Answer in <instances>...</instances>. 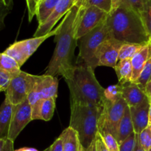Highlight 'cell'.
Segmentation results:
<instances>
[{
	"label": "cell",
	"instance_id": "cell-26",
	"mask_svg": "<svg viewBox=\"0 0 151 151\" xmlns=\"http://www.w3.org/2000/svg\"><path fill=\"white\" fill-rule=\"evenodd\" d=\"M122 88L123 86L118 83L116 85H111L105 88L104 97L107 101L115 103L122 98Z\"/></svg>",
	"mask_w": 151,
	"mask_h": 151
},
{
	"label": "cell",
	"instance_id": "cell-46",
	"mask_svg": "<svg viewBox=\"0 0 151 151\" xmlns=\"http://www.w3.org/2000/svg\"><path fill=\"white\" fill-rule=\"evenodd\" d=\"M6 5L9 6V7L13 8V0H6Z\"/></svg>",
	"mask_w": 151,
	"mask_h": 151
},
{
	"label": "cell",
	"instance_id": "cell-8",
	"mask_svg": "<svg viewBox=\"0 0 151 151\" xmlns=\"http://www.w3.org/2000/svg\"><path fill=\"white\" fill-rule=\"evenodd\" d=\"M109 15L96 7H89L86 9L80 7L75 32L76 39H80L81 37L99 26L107 19Z\"/></svg>",
	"mask_w": 151,
	"mask_h": 151
},
{
	"label": "cell",
	"instance_id": "cell-52",
	"mask_svg": "<svg viewBox=\"0 0 151 151\" xmlns=\"http://www.w3.org/2000/svg\"><path fill=\"white\" fill-rule=\"evenodd\" d=\"M0 1H3V0H0Z\"/></svg>",
	"mask_w": 151,
	"mask_h": 151
},
{
	"label": "cell",
	"instance_id": "cell-7",
	"mask_svg": "<svg viewBox=\"0 0 151 151\" xmlns=\"http://www.w3.org/2000/svg\"><path fill=\"white\" fill-rule=\"evenodd\" d=\"M128 106V104L123 98H121L115 103L105 100L103 111L99 120L98 131L108 132L116 137L118 125Z\"/></svg>",
	"mask_w": 151,
	"mask_h": 151
},
{
	"label": "cell",
	"instance_id": "cell-43",
	"mask_svg": "<svg viewBox=\"0 0 151 151\" xmlns=\"http://www.w3.org/2000/svg\"><path fill=\"white\" fill-rule=\"evenodd\" d=\"M134 151H145L144 150V149L142 148V147H141V145H140V144H139V142L137 137V144H136V147H135V148H134Z\"/></svg>",
	"mask_w": 151,
	"mask_h": 151
},
{
	"label": "cell",
	"instance_id": "cell-33",
	"mask_svg": "<svg viewBox=\"0 0 151 151\" xmlns=\"http://www.w3.org/2000/svg\"><path fill=\"white\" fill-rule=\"evenodd\" d=\"M143 24L146 29L149 38L151 37V5L146 10L140 14Z\"/></svg>",
	"mask_w": 151,
	"mask_h": 151
},
{
	"label": "cell",
	"instance_id": "cell-49",
	"mask_svg": "<svg viewBox=\"0 0 151 151\" xmlns=\"http://www.w3.org/2000/svg\"><path fill=\"white\" fill-rule=\"evenodd\" d=\"M43 151H50V148H49V147H48V148L45 149V150H43Z\"/></svg>",
	"mask_w": 151,
	"mask_h": 151
},
{
	"label": "cell",
	"instance_id": "cell-41",
	"mask_svg": "<svg viewBox=\"0 0 151 151\" xmlns=\"http://www.w3.org/2000/svg\"><path fill=\"white\" fill-rule=\"evenodd\" d=\"M122 1V0H111L112 11H114V10H115L116 9H117L118 7H119V6L121 5Z\"/></svg>",
	"mask_w": 151,
	"mask_h": 151
},
{
	"label": "cell",
	"instance_id": "cell-36",
	"mask_svg": "<svg viewBox=\"0 0 151 151\" xmlns=\"http://www.w3.org/2000/svg\"><path fill=\"white\" fill-rule=\"evenodd\" d=\"M11 10L12 7L6 5L3 1H0V30L4 27V19Z\"/></svg>",
	"mask_w": 151,
	"mask_h": 151
},
{
	"label": "cell",
	"instance_id": "cell-9",
	"mask_svg": "<svg viewBox=\"0 0 151 151\" xmlns=\"http://www.w3.org/2000/svg\"><path fill=\"white\" fill-rule=\"evenodd\" d=\"M58 81L56 77L43 75L37 76L36 82L27 100L31 107L44 99L57 98Z\"/></svg>",
	"mask_w": 151,
	"mask_h": 151
},
{
	"label": "cell",
	"instance_id": "cell-21",
	"mask_svg": "<svg viewBox=\"0 0 151 151\" xmlns=\"http://www.w3.org/2000/svg\"><path fill=\"white\" fill-rule=\"evenodd\" d=\"M114 69L119 84L123 86L131 82L133 72L131 60H119Z\"/></svg>",
	"mask_w": 151,
	"mask_h": 151
},
{
	"label": "cell",
	"instance_id": "cell-45",
	"mask_svg": "<svg viewBox=\"0 0 151 151\" xmlns=\"http://www.w3.org/2000/svg\"><path fill=\"white\" fill-rule=\"evenodd\" d=\"M84 1H85V0H75V5L78 7H81V6H82L83 3L84 2Z\"/></svg>",
	"mask_w": 151,
	"mask_h": 151
},
{
	"label": "cell",
	"instance_id": "cell-13",
	"mask_svg": "<svg viewBox=\"0 0 151 151\" xmlns=\"http://www.w3.org/2000/svg\"><path fill=\"white\" fill-rule=\"evenodd\" d=\"M129 108L134 132L139 134L149 125L150 100L149 99H147L141 104Z\"/></svg>",
	"mask_w": 151,
	"mask_h": 151
},
{
	"label": "cell",
	"instance_id": "cell-14",
	"mask_svg": "<svg viewBox=\"0 0 151 151\" xmlns=\"http://www.w3.org/2000/svg\"><path fill=\"white\" fill-rule=\"evenodd\" d=\"M122 98L125 100L129 107H134L148 99L145 90L140 88L136 83L130 82L123 85Z\"/></svg>",
	"mask_w": 151,
	"mask_h": 151
},
{
	"label": "cell",
	"instance_id": "cell-5",
	"mask_svg": "<svg viewBox=\"0 0 151 151\" xmlns=\"http://www.w3.org/2000/svg\"><path fill=\"white\" fill-rule=\"evenodd\" d=\"M111 37L110 28L106 19L99 26L78 40L79 47L78 58L83 62V64L90 66L94 70L98 66L95 55L96 51L105 40Z\"/></svg>",
	"mask_w": 151,
	"mask_h": 151
},
{
	"label": "cell",
	"instance_id": "cell-11",
	"mask_svg": "<svg viewBox=\"0 0 151 151\" xmlns=\"http://www.w3.org/2000/svg\"><path fill=\"white\" fill-rule=\"evenodd\" d=\"M123 44L111 37L105 40L96 51L98 66H109L114 69L119 61V50Z\"/></svg>",
	"mask_w": 151,
	"mask_h": 151
},
{
	"label": "cell",
	"instance_id": "cell-50",
	"mask_svg": "<svg viewBox=\"0 0 151 151\" xmlns=\"http://www.w3.org/2000/svg\"><path fill=\"white\" fill-rule=\"evenodd\" d=\"M149 43L151 44V37L150 38V40H149Z\"/></svg>",
	"mask_w": 151,
	"mask_h": 151
},
{
	"label": "cell",
	"instance_id": "cell-51",
	"mask_svg": "<svg viewBox=\"0 0 151 151\" xmlns=\"http://www.w3.org/2000/svg\"><path fill=\"white\" fill-rule=\"evenodd\" d=\"M3 2H4V4H6V0H3Z\"/></svg>",
	"mask_w": 151,
	"mask_h": 151
},
{
	"label": "cell",
	"instance_id": "cell-1",
	"mask_svg": "<svg viewBox=\"0 0 151 151\" xmlns=\"http://www.w3.org/2000/svg\"><path fill=\"white\" fill-rule=\"evenodd\" d=\"M80 7L73 6L65 15L57 27L54 41L56 47L45 75L55 77H67L75 65L74 64L75 50L78 44L75 37Z\"/></svg>",
	"mask_w": 151,
	"mask_h": 151
},
{
	"label": "cell",
	"instance_id": "cell-39",
	"mask_svg": "<svg viewBox=\"0 0 151 151\" xmlns=\"http://www.w3.org/2000/svg\"><path fill=\"white\" fill-rule=\"evenodd\" d=\"M96 141H97V148H98L99 151H109V149L106 147V144L103 142V139L101 138L100 135L99 134V133L97 134V137H96Z\"/></svg>",
	"mask_w": 151,
	"mask_h": 151
},
{
	"label": "cell",
	"instance_id": "cell-24",
	"mask_svg": "<svg viewBox=\"0 0 151 151\" xmlns=\"http://www.w3.org/2000/svg\"><path fill=\"white\" fill-rule=\"evenodd\" d=\"M14 59L4 52L0 53V69L15 75L22 71Z\"/></svg>",
	"mask_w": 151,
	"mask_h": 151
},
{
	"label": "cell",
	"instance_id": "cell-42",
	"mask_svg": "<svg viewBox=\"0 0 151 151\" xmlns=\"http://www.w3.org/2000/svg\"><path fill=\"white\" fill-rule=\"evenodd\" d=\"M86 151H99L98 148H97V141H96V139L94 140V142L91 143V145L89 146V147L87 149H86Z\"/></svg>",
	"mask_w": 151,
	"mask_h": 151
},
{
	"label": "cell",
	"instance_id": "cell-22",
	"mask_svg": "<svg viewBox=\"0 0 151 151\" xmlns=\"http://www.w3.org/2000/svg\"><path fill=\"white\" fill-rule=\"evenodd\" d=\"M60 135L63 140V151H78L80 141L78 133L75 130L68 127Z\"/></svg>",
	"mask_w": 151,
	"mask_h": 151
},
{
	"label": "cell",
	"instance_id": "cell-15",
	"mask_svg": "<svg viewBox=\"0 0 151 151\" xmlns=\"http://www.w3.org/2000/svg\"><path fill=\"white\" fill-rule=\"evenodd\" d=\"M57 98L44 99L32 107V119L50 121L52 118Z\"/></svg>",
	"mask_w": 151,
	"mask_h": 151
},
{
	"label": "cell",
	"instance_id": "cell-47",
	"mask_svg": "<svg viewBox=\"0 0 151 151\" xmlns=\"http://www.w3.org/2000/svg\"><path fill=\"white\" fill-rule=\"evenodd\" d=\"M149 125H151V100H150V108H149Z\"/></svg>",
	"mask_w": 151,
	"mask_h": 151
},
{
	"label": "cell",
	"instance_id": "cell-38",
	"mask_svg": "<svg viewBox=\"0 0 151 151\" xmlns=\"http://www.w3.org/2000/svg\"><path fill=\"white\" fill-rule=\"evenodd\" d=\"M49 148H50V151H63V140L62 136L60 135V137L53 142V144L50 147H49Z\"/></svg>",
	"mask_w": 151,
	"mask_h": 151
},
{
	"label": "cell",
	"instance_id": "cell-17",
	"mask_svg": "<svg viewBox=\"0 0 151 151\" xmlns=\"http://www.w3.org/2000/svg\"><path fill=\"white\" fill-rule=\"evenodd\" d=\"M56 32H57V28H55V29H52L51 32L46 34V35H43V36L33 37V38H32L16 41V42L15 43H16V45L20 48V50H22V52L25 55V56L29 59V57L36 51L37 49L39 47V46L41 45L44 41H46L47 38H50L52 35H55Z\"/></svg>",
	"mask_w": 151,
	"mask_h": 151
},
{
	"label": "cell",
	"instance_id": "cell-6",
	"mask_svg": "<svg viewBox=\"0 0 151 151\" xmlns=\"http://www.w3.org/2000/svg\"><path fill=\"white\" fill-rule=\"evenodd\" d=\"M37 76L22 71L15 75L5 91V98L13 106L24 101L35 86Z\"/></svg>",
	"mask_w": 151,
	"mask_h": 151
},
{
	"label": "cell",
	"instance_id": "cell-53",
	"mask_svg": "<svg viewBox=\"0 0 151 151\" xmlns=\"http://www.w3.org/2000/svg\"><path fill=\"white\" fill-rule=\"evenodd\" d=\"M149 151H151V149H150V150H149Z\"/></svg>",
	"mask_w": 151,
	"mask_h": 151
},
{
	"label": "cell",
	"instance_id": "cell-12",
	"mask_svg": "<svg viewBox=\"0 0 151 151\" xmlns=\"http://www.w3.org/2000/svg\"><path fill=\"white\" fill-rule=\"evenodd\" d=\"M75 0H60L51 16L43 24L38 26L33 37H40L52 30L55 25L75 6Z\"/></svg>",
	"mask_w": 151,
	"mask_h": 151
},
{
	"label": "cell",
	"instance_id": "cell-2",
	"mask_svg": "<svg viewBox=\"0 0 151 151\" xmlns=\"http://www.w3.org/2000/svg\"><path fill=\"white\" fill-rule=\"evenodd\" d=\"M94 71L86 64L75 65L64 78L70 92V101L103 107L105 88L97 81Z\"/></svg>",
	"mask_w": 151,
	"mask_h": 151
},
{
	"label": "cell",
	"instance_id": "cell-44",
	"mask_svg": "<svg viewBox=\"0 0 151 151\" xmlns=\"http://www.w3.org/2000/svg\"><path fill=\"white\" fill-rule=\"evenodd\" d=\"M14 151H38V150L35 148H32V147H22V148L18 149Z\"/></svg>",
	"mask_w": 151,
	"mask_h": 151
},
{
	"label": "cell",
	"instance_id": "cell-32",
	"mask_svg": "<svg viewBox=\"0 0 151 151\" xmlns=\"http://www.w3.org/2000/svg\"><path fill=\"white\" fill-rule=\"evenodd\" d=\"M137 134L133 132L119 145V151H134L137 144Z\"/></svg>",
	"mask_w": 151,
	"mask_h": 151
},
{
	"label": "cell",
	"instance_id": "cell-37",
	"mask_svg": "<svg viewBox=\"0 0 151 151\" xmlns=\"http://www.w3.org/2000/svg\"><path fill=\"white\" fill-rule=\"evenodd\" d=\"M13 143L8 138L0 139V151H14L13 149Z\"/></svg>",
	"mask_w": 151,
	"mask_h": 151
},
{
	"label": "cell",
	"instance_id": "cell-20",
	"mask_svg": "<svg viewBox=\"0 0 151 151\" xmlns=\"http://www.w3.org/2000/svg\"><path fill=\"white\" fill-rule=\"evenodd\" d=\"M60 0H40L36 12L38 26L43 24L54 11Z\"/></svg>",
	"mask_w": 151,
	"mask_h": 151
},
{
	"label": "cell",
	"instance_id": "cell-30",
	"mask_svg": "<svg viewBox=\"0 0 151 151\" xmlns=\"http://www.w3.org/2000/svg\"><path fill=\"white\" fill-rule=\"evenodd\" d=\"M137 139L140 145L145 151L151 149V125H149L141 133L137 134Z\"/></svg>",
	"mask_w": 151,
	"mask_h": 151
},
{
	"label": "cell",
	"instance_id": "cell-35",
	"mask_svg": "<svg viewBox=\"0 0 151 151\" xmlns=\"http://www.w3.org/2000/svg\"><path fill=\"white\" fill-rule=\"evenodd\" d=\"M40 0H26L28 10V19L30 22L34 16L36 15L37 8Z\"/></svg>",
	"mask_w": 151,
	"mask_h": 151
},
{
	"label": "cell",
	"instance_id": "cell-29",
	"mask_svg": "<svg viewBox=\"0 0 151 151\" xmlns=\"http://www.w3.org/2000/svg\"><path fill=\"white\" fill-rule=\"evenodd\" d=\"M150 44V43H149ZM151 80V44H150V54L146 62L145 67L140 75L139 78L136 81V83L141 88L145 90L146 85L147 83Z\"/></svg>",
	"mask_w": 151,
	"mask_h": 151
},
{
	"label": "cell",
	"instance_id": "cell-34",
	"mask_svg": "<svg viewBox=\"0 0 151 151\" xmlns=\"http://www.w3.org/2000/svg\"><path fill=\"white\" fill-rule=\"evenodd\" d=\"M13 76L14 75L0 69V92L7 90Z\"/></svg>",
	"mask_w": 151,
	"mask_h": 151
},
{
	"label": "cell",
	"instance_id": "cell-3",
	"mask_svg": "<svg viewBox=\"0 0 151 151\" xmlns=\"http://www.w3.org/2000/svg\"><path fill=\"white\" fill-rule=\"evenodd\" d=\"M111 38L122 43L147 44L148 35L139 13L119 6L107 17Z\"/></svg>",
	"mask_w": 151,
	"mask_h": 151
},
{
	"label": "cell",
	"instance_id": "cell-10",
	"mask_svg": "<svg viewBox=\"0 0 151 151\" xmlns=\"http://www.w3.org/2000/svg\"><path fill=\"white\" fill-rule=\"evenodd\" d=\"M32 120V107L27 99L20 104L14 106L7 138L14 142Z\"/></svg>",
	"mask_w": 151,
	"mask_h": 151
},
{
	"label": "cell",
	"instance_id": "cell-4",
	"mask_svg": "<svg viewBox=\"0 0 151 151\" xmlns=\"http://www.w3.org/2000/svg\"><path fill=\"white\" fill-rule=\"evenodd\" d=\"M70 109L69 127L78 133L83 147L88 148L98 134L99 120L103 107L70 101Z\"/></svg>",
	"mask_w": 151,
	"mask_h": 151
},
{
	"label": "cell",
	"instance_id": "cell-31",
	"mask_svg": "<svg viewBox=\"0 0 151 151\" xmlns=\"http://www.w3.org/2000/svg\"><path fill=\"white\" fill-rule=\"evenodd\" d=\"M98 133L109 151H119V144L112 134L108 132H100V131H98Z\"/></svg>",
	"mask_w": 151,
	"mask_h": 151
},
{
	"label": "cell",
	"instance_id": "cell-16",
	"mask_svg": "<svg viewBox=\"0 0 151 151\" xmlns=\"http://www.w3.org/2000/svg\"><path fill=\"white\" fill-rule=\"evenodd\" d=\"M150 54V44L149 42L144 46L131 59L132 64V78L131 82L135 83L139 78L146 62Z\"/></svg>",
	"mask_w": 151,
	"mask_h": 151
},
{
	"label": "cell",
	"instance_id": "cell-23",
	"mask_svg": "<svg viewBox=\"0 0 151 151\" xmlns=\"http://www.w3.org/2000/svg\"><path fill=\"white\" fill-rule=\"evenodd\" d=\"M147 44L124 43L121 47L119 54V60H131L134 55Z\"/></svg>",
	"mask_w": 151,
	"mask_h": 151
},
{
	"label": "cell",
	"instance_id": "cell-40",
	"mask_svg": "<svg viewBox=\"0 0 151 151\" xmlns=\"http://www.w3.org/2000/svg\"><path fill=\"white\" fill-rule=\"evenodd\" d=\"M145 92L147 97H148L149 100H151V80L146 85L145 88Z\"/></svg>",
	"mask_w": 151,
	"mask_h": 151
},
{
	"label": "cell",
	"instance_id": "cell-19",
	"mask_svg": "<svg viewBox=\"0 0 151 151\" xmlns=\"http://www.w3.org/2000/svg\"><path fill=\"white\" fill-rule=\"evenodd\" d=\"M133 132H134V125H133L132 119H131V111L129 106L125 109V114L121 119L119 125H118L116 134L115 139L119 145L125 139H126Z\"/></svg>",
	"mask_w": 151,
	"mask_h": 151
},
{
	"label": "cell",
	"instance_id": "cell-48",
	"mask_svg": "<svg viewBox=\"0 0 151 151\" xmlns=\"http://www.w3.org/2000/svg\"><path fill=\"white\" fill-rule=\"evenodd\" d=\"M78 151H86L85 148H84L83 147L82 145L81 144V142L79 143V146H78Z\"/></svg>",
	"mask_w": 151,
	"mask_h": 151
},
{
	"label": "cell",
	"instance_id": "cell-25",
	"mask_svg": "<svg viewBox=\"0 0 151 151\" xmlns=\"http://www.w3.org/2000/svg\"><path fill=\"white\" fill-rule=\"evenodd\" d=\"M151 5V0H122L120 6L141 14Z\"/></svg>",
	"mask_w": 151,
	"mask_h": 151
},
{
	"label": "cell",
	"instance_id": "cell-27",
	"mask_svg": "<svg viewBox=\"0 0 151 151\" xmlns=\"http://www.w3.org/2000/svg\"><path fill=\"white\" fill-rule=\"evenodd\" d=\"M89 7H96L110 14L112 11L111 0H85L81 8L86 9Z\"/></svg>",
	"mask_w": 151,
	"mask_h": 151
},
{
	"label": "cell",
	"instance_id": "cell-28",
	"mask_svg": "<svg viewBox=\"0 0 151 151\" xmlns=\"http://www.w3.org/2000/svg\"><path fill=\"white\" fill-rule=\"evenodd\" d=\"M4 52L7 54V55L10 56V57H11L12 58L14 59L17 62L20 67L23 66L25 63V62L28 60L27 58L22 52V51L16 45V43H13V44H11L8 48L6 49V50Z\"/></svg>",
	"mask_w": 151,
	"mask_h": 151
},
{
	"label": "cell",
	"instance_id": "cell-18",
	"mask_svg": "<svg viewBox=\"0 0 151 151\" xmlns=\"http://www.w3.org/2000/svg\"><path fill=\"white\" fill-rule=\"evenodd\" d=\"M14 106L4 99L0 106V139L7 138Z\"/></svg>",
	"mask_w": 151,
	"mask_h": 151
}]
</instances>
